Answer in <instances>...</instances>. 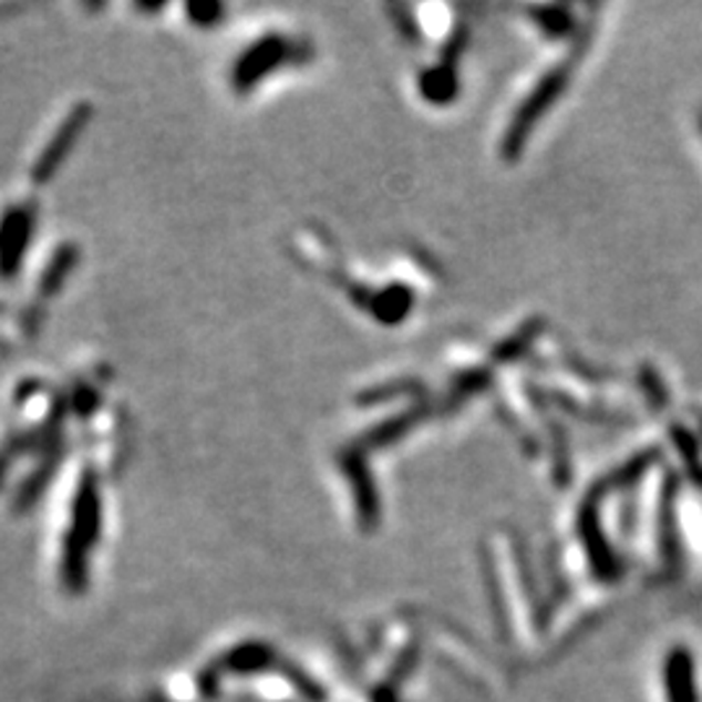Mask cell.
<instances>
[{
  "instance_id": "obj_1",
  "label": "cell",
  "mask_w": 702,
  "mask_h": 702,
  "mask_svg": "<svg viewBox=\"0 0 702 702\" xmlns=\"http://www.w3.org/2000/svg\"><path fill=\"white\" fill-rule=\"evenodd\" d=\"M580 58V52L575 50L572 55H567L562 63H557L555 69H551L547 76H544L539 84H536V89L531 94L526 96V102H523V107L518 110V115L513 117L510 128H507V136H505V156H518L523 144H526L528 133H531V128L536 123L541 121L544 112H547L551 107V102L557 100L559 94L565 92L567 81H570V73L575 69V61Z\"/></svg>"
},
{
  "instance_id": "obj_2",
  "label": "cell",
  "mask_w": 702,
  "mask_h": 702,
  "mask_svg": "<svg viewBox=\"0 0 702 702\" xmlns=\"http://www.w3.org/2000/svg\"><path fill=\"white\" fill-rule=\"evenodd\" d=\"M667 684H669V702H694L692 659L690 653L682 651V648L669 655Z\"/></svg>"
},
{
  "instance_id": "obj_3",
  "label": "cell",
  "mask_w": 702,
  "mask_h": 702,
  "mask_svg": "<svg viewBox=\"0 0 702 702\" xmlns=\"http://www.w3.org/2000/svg\"><path fill=\"white\" fill-rule=\"evenodd\" d=\"M536 19H539V24L547 27L551 34H562L565 29L570 27L567 13L562 9H557V6H551V9H539L536 11Z\"/></svg>"
}]
</instances>
